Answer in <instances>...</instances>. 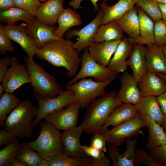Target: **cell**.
<instances>
[{"label": "cell", "mask_w": 166, "mask_h": 166, "mask_svg": "<svg viewBox=\"0 0 166 166\" xmlns=\"http://www.w3.org/2000/svg\"><path fill=\"white\" fill-rule=\"evenodd\" d=\"M81 107L73 102L66 107L51 113L44 119L57 129L63 131L76 126Z\"/></svg>", "instance_id": "12"}, {"label": "cell", "mask_w": 166, "mask_h": 166, "mask_svg": "<svg viewBox=\"0 0 166 166\" xmlns=\"http://www.w3.org/2000/svg\"><path fill=\"white\" fill-rule=\"evenodd\" d=\"M123 33L116 21H112L99 26L94 41H110L123 39L124 37Z\"/></svg>", "instance_id": "31"}, {"label": "cell", "mask_w": 166, "mask_h": 166, "mask_svg": "<svg viewBox=\"0 0 166 166\" xmlns=\"http://www.w3.org/2000/svg\"><path fill=\"white\" fill-rule=\"evenodd\" d=\"M142 97H157L166 90V83L156 73L147 71L137 83Z\"/></svg>", "instance_id": "20"}, {"label": "cell", "mask_w": 166, "mask_h": 166, "mask_svg": "<svg viewBox=\"0 0 166 166\" xmlns=\"http://www.w3.org/2000/svg\"><path fill=\"white\" fill-rule=\"evenodd\" d=\"M144 164L148 166H161L151 155L146 151L141 149H135L134 165Z\"/></svg>", "instance_id": "39"}, {"label": "cell", "mask_w": 166, "mask_h": 166, "mask_svg": "<svg viewBox=\"0 0 166 166\" xmlns=\"http://www.w3.org/2000/svg\"><path fill=\"white\" fill-rule=\"evenodd\" d=\"M134 44L128 37H124L117 47L107 67L117 74L124 72L128 65L126 59L132 49Z\"/></svg>", "instance_id": "23"}, {"label": "cell", "mask_w": 166, "mask_h": 166, "mask_svg": "<svg viewBox=\"0 0 166 166\" xmlns=\"http://www.w3.org/2000/svg\"><path fill=\"white\" fill-rule=\"evenodd\" d=\"M80 59L81 66L80 70L64 86L69 85L81 79L88 77H93L97 81H104L116 77L117 74L93 59L89 54L88 48L83 50Z\"/></svg>", "instance_id": "7"}, {"label": "cell", "mask_w": 166, "mask_h": 166, "mask_svg": "<svg viewBox=\"0 0 166 166\" xmlns=\"http://www.w3.org/2000/svg\"><path fill=\"white\" fill-rule=\"evenodd\" d=\"M39 166H49V165L48 160L44 158H42Z\"/></svg>", "instance_id": "52"}, {"label": "cell", "mask_w": 166, "mask_h": 166, "mask_svg": "<svg viewBox=\"0 0 166 166\" xmlns=\"http://www.w3.org/2000/svg\"><path fill=\"white\" fill-rule=\"evenodd\" d=\"M146 47L144 45L135 44L126 60L128 66L131 68L132 75L138 83L147 71L145 54Z\"/></svg>", "instance_id": "22"}, {"label": "cell", "mask_w": 166, "mask_h": 166, "mask_svg": "<svg viewBox=\"0 0 166 166\" xmlns=\"http://www.w3.org/2000/svg\"><path fill=\"white\" fill-rule=\"evenodd\" d=\"M38 124L41 130L39 136L34 140L27 143V145L48 161L64 152L61 133L59 130L45 120L40 121Z\"/></svg>", "instance_id": "5"}, {"label": "cell", "mask_w": 166, "mask_h": 166, "mask_svg": "<svg viewBox=\"0 0 166 166\" xmlns=\"http://www.w3.org/2000/svg\"><path fill=\"white\" fill-rule=\"evenodd\" d=\"M10 65L2 82L5 92L13 94L23 85L30 83V78L26 65L19 63L17 57H11Z\"/></svg>", "instance_id": "11"}, {"label": "cell", "mask_w": 166, "mask_h": 166, "mask_svg": "<svg viewBox=\"0 0 166 166\" xmlns=\"http://www.w3.org/2000/svg\"><path fill=\"white\" fill-rule=\"evenodd\" d=\"M139 19L140 35L137 38L131 39L133 44L146 45L147 46L155 44L154 35V22L142 9L136 8Z\"/></svg>", "instance_id": "25"}, {"label": "cell", "mask_w": 166, "mask_h": 166, "mask_svg": "<svg viewBox=\"0 0 166 166\" xmlns=\"http://www.w3.org/2000/svg\"><path fill=\"white\" fill-rule=\"evenodd\" d=\"M48 161L49 166H84L82 158L72 157L64 152L58 154Z\"/></svg>", "instance_id": "38"}, {"label": "cell", "mask_w": 166, "mask_h": 166, "mask_svg": "<svg viewBox=\"0 0 166 166\" xmlns=\"http://www.w3.org/2000/svg\"><path fill=\"white\" fill-rule=\"evenodd\" d=\"M40 1V2H44L46 1H47V0H39Z\"/></svg>", "instance_id": "58"}, {"label": "cell", "mask_w": 166, "mask_h": 166, "mask_svg": "<svg viewBox=\"0 0 166 166\" xmlns=\"http://www.w3.org/2000/svg\"><path fill=\"white\" fill-rule=\"evenodd\" d=\"M156 97L165 119H166V90Z\"/></svg>", "instance_id": "48"}, {"label": "cell", "mask_w": 166, "mask_h": 166, "mask_svg": "<svg viewBox=\"0 0 166 166\" xmlns=\"http://www.w3.org/2000/svg\"><path fill=\"white\" fill-rule=\"evenodd\" d=\"M164 131L166 133V119H165V121L163 125L162 126Z\"/></svg>", "instance_id": "57"}, {"label": "cell", "mask_w": 166, "mask_h": 166, "mask_svg": "<svg viewBox=\"0 0 166 166\" xmlns=\"http://www.w3.org/2000/svg\"><path fill=\"white\" fill-rule=\"evenodd\" d=\"M10 39L6 35L3 28V25L0 24V53L5 54L7 51L14 52V48Z\"/></svg>", "instance_id": "42"}, {"label": "cell", "mask_w": 166, "mask_h": 166, "mask_svg": "<svg viewBox=\"0 0 166 166\" xmlns=\"http://www.w3.org/2000/svg\"><path fill=\"white\" fill-rule=\"evenodd\" d=\"M136 4L154 22L162 19L160 10L156 0H138Z\"/></svg>", "instance_id": "37"}, {"label": "cell", "mask_w": 166, "mask_h": 166, "mask_svg": "<svg viewBox=\"0 0 166 166\" xmlns=\"http://www.w3.org/2000/svg\"><path fill=\"white\" fill-rule=\"evenodd\" d=\"M83 0H72L69 2V5L72 6L75 10L79 8L81 2ZM92 2L94 6V10L95 12H97L99 10V6L97 4V2L99 0H90ZM109 0H103V1H106Z\"/></svg>", "instance_id": "47"}, {"label": "cell", "mask_w": 166, "mask_h": 166, "mask_svg": "<svg viewBox=\"0 0 166 166\" xmlns=\"http://www.w3.org/2000/svg\"><path fill=\"white\" fill-rule=\"evenodd\" d=\"M56 28L54 26H49L43 24L35 17L27 24L26 31L30 37L34 39L37 47L39 49L45 43L59 39L53 33Z\"/></svg>", "instance_id": "15"}, {"label": "cell", "mask_w": 166, "mask_h": 166, "mask_svg": "<svg viewBox=\"0 0 166 166\" xmlns=\"http://www.w3.org/2000/svg\"><path fill=\"white\" fill-rule=\"evenodd\" d=\"M74 95L73 91L66 89L53 98L42 99L35 95L38 101V110L33 121L34 127L47 116L66 107L73 103Z\"/></svg>", "instance_id": "9"}, {"label": "cell", "mask_w": 166, "mask_h": 166, "mask_svg": "<svg viewBox=\"0 0 166 166\" xmlns=\"http://www.w3.org/2000/svg\"><path fill=\"white\" fill-rule=\"evenodd\" d=\"M16 136L11 132L5 130L0 131V147L6 145L17 139Z\"/></svg>", "instance_id": "45"}, {"label": "cell", "mask_w": 166, "mask_h": 166, "mask_svg": "<svg viewBox=\"0 0 166 166\" xmlns=\"http://www.w3.org/2000/svg\"><path fill=\"white\" fill-rule=\"evenodd\" d=\"M20 102L19 99L12 93L5 92L0 97V126H4L7 115Z\"/></svg>", "instance_id": "34"}, {"label": "cell", "mask_w": 166, "mask_h": 166, "mask_svg": "<svg viewBox=\"0 0 166 166\" xmlns=\"http://www.w3.org/2000/svg\"><path fill=\"white\" fill-rule=\"evenodd\" d=\"M136 105L139 115L143 120L152 119L162 126L163 125L165 118L156 97H143Z\"/></svg>", "instance_id": "19"}, {"label": "cell", "mask_w": 166, "mask_h": 166, "mask_svg": "<svg viewBox=\"0 0 166 166\" xmlns=\"http://www.w3.org/2000/svg\"><path fill=\"white\" fill-rule=\"evenodd\" d=\"M29 70L30 84L35 95L42 99L55 97L64 90L55 79L46 72L41 65L28 56L24 57Z\"/></svg>", "instance_id": "4"}, {"label": "cell", "mask_w": 166, "mask_h": 166, "mask_svg": "<svg viewBox=\"0 0 166 166\" xmlns=\"http://www.w3.org/2000/svg\"><path fill=\"white\" fill-rule=\"evenodd\" d=\"M16 158L28 166H39L42 158L37 152L34 151L26 143L23 142Z\"/></svg>", "instance_id": "35"}, {"label": "cell", "mask_w": 166, "mask_h": 166, "mask_svg": "<svg viewBox=\"0 0 166 166\" xmlns=\"http://www.w3.org/2000/svg\"><path fill=\"white\" fill-rule=\"evenodd\" d=\"M27 24L22 23L19 25L14 24L3 25L5 32L11 40L18 44L26 52L28 56L33 59L38 49L34 39L30 37L26 31Z\"/></svg>", "instance_id": "13"}, {"label": "cell", "mask_w": 166, "mask_h": 166, "mask_svg": "<svg viewBox=\"0 0 166 166\" xmlns=\"http://www.w3.org/2000/svg\"><path fill=\"white\" fill-rule=\"evenodd\" d=\"M85 166H109L110 161L104 152L91 146L81 145Z\"/></svg>", "instance_id": "32"}, {"label": "cell", "mask_w": 166, "mask_h": 166, "mask_svg": "<svg viewBox=\"0 0 166 166\" xmlns=\"http://www.w3.org/2000/svg\"><path fill=\"white\" fill-rule=\"evenodd\" d=\"M103 13L100 9L96 17L87 25L79 30H69L66 36L70 40L74 36L77 41L73 43V47L79 52L88 48L94 42V38L98 29L101 24Z\"/></svg>", "instance_id": "10"}, {"label": "cell", "mask_w": 166, "mask_h": 166, "mask_svg": "<svg viewBox=\"0 0 166 166\" xmlns=\"http://www.w3.org/2000/svg\"><path fill=\"white\" fill-rule=\"evenodd\" d=\"M154 35L155 44L163 47L166 44V22L160 19L154 22Z\"/></svg>", "instance_id": "40"}, {"label": "cell", "mask_w": 166, "mask_h": 166, "mask_svg": "<svg viewBox=\"0 0 166 166\" xmlns=\"http://www.w3.org/2000/svg\"><path fill=\"white\" fill-rule=\"evenodd\" d=\"M126 150L124 153H120L117 146L107 142L108 156L113 161V166H134L135 149L137 140L135 137L127 139Z\"/></svg>", "instance_id": "14"}, {"label": "cell", "mask_w": 166, "mask_h": 166, "mask_svg": "<svg viewBox=\"0 0 166 166\" xmlns=\"http://www.w3.org/2000/svg\"><path fill=\"white\" fill-rule=\"evenodd\" d=\"M38 110L30 99L20 101L7 117L4 126L5 130L20 138L30 137L34 127L32 120Z\"/></svg>", "instance_id": "3"}, {"label": "cell", "mask_w": 166, "mask_h": 166, "mask_svg": "<svg viewBox=\"0 0 166 166\" xmlns=\"http://www.w3.org/2000/svg\"><path fill=\"white\" fill-rule=\"evenodd\" d=\"M15 6L24 10L32 15L36 16L41 4L39 0H14Z\"/></svg>", "instance_id": "41"}, {"label": "cell", "mask_w": 166, "mask_h": 166, "mask_svg": "<svg viewBox=\"0 0 166 166\" xmlns=\"http://www.w3.org/2000/svg\"><path fill=\"white\" fill-rule=\"evenodd\" d=\"M144 120L149 132L146 148L150 151L158 146L166 144V133L162 126L152 119Z\"/></svg>", "instance_id": "30"}, {"label": "cell", "mask_w": 166, "mask_h": 166, "mask_svg": "<svg viewBox=\"0 0 166 166\" xmlns=\"http://www.w3.org/2000/svg\"><path fill=\"white\" fill-rule=\"evenodd\" d=\"M107 142L102 133L99 132L93 134L90 145L104 152H106L107 149Z\"/></svg>", "instance_id": "44"}, {"label": "cell", "mask_w": 166, "mask_h": 166, "mask_svg": "<svg viewBox=\"0 0 166 166\" xmlns=\"http://www.w3.org/2000/svg\"><path fill=\"white\" fill-rule=\"evenodd\" d=\"M123 103L117 93L113 91L93 101L87 107L80 124L88 134L99 132L110 114Z\"/></svg>", "instance_id": "2"}, {"label": "cell", "mask_w": 166, "mask_h": 166, "mask_svg": "<svg viewBox=\"0 0 166 166\" xmlns=\"http://www.w3.org/2000/svg\"><path fill=\"white\" fill-rule=\"evenodd\" d=\"M158 3L166 4V0H156Z\"/></svg>", "instance_id": "55"}, {"label": "cell", "mask_w": 166, "mask_h": 166, "mask_svg": "<svg viewBox=\"0 0 166 166\" xmlns=\"http://www.w3.org/2000/svg\"><path fill=\"white\" fill-rule=\"evenodd\" d=\"M22 145L16 140L7 145L0 151V166H9L11 161L16 156Z\"/></svg>", "instance_id": "36"}, {"label": "cell", "mask_w": 166, "mask_h": 166, "mask_svg": "<svg viewBox=\"0 0 166 166\" xmlns=\"http://www.w3.org/2000/svg\"><path fill=\"white\" fill-rule=\"evenodd\" d=\"M120 80L121 86L117 93L121 101L123 103L137 105L142 97L132 74L125 71Z\"/></svg>", "instance_id": "16"}, {"label": "cell", "mask_w": 166, "mask_h": 166, "mask_svg": "<svg viewBox=\"0 0 166 166\" xmlns=\"http://www.w3.org/2000/svg\"><path fill=\"white\" fill-rule=\"evenodd\" d=\"M115 20L122 32L125 33L129 38H136L140 36L139 19L136 7L132 8Z\"/></svg>", "instance_id": "28"}, {"label": "cell", "mask_w": 166, "mask_h": 166, "mask_svg": "<svg viewBox=\"0 0 166 166\" xmlns=\"http://www.w3.org/2000/svg\"><path fill=\"white\" fill-rule=\"evenodd\" d=\"M146 47L147 71L166 74V58L163 47L155 44Z\"/></svg>", "instance_id": "26"}, {"label": "cell", "mask_w": 166, "mask_h": 166, "mask_svg": "<svg viewBox=\"0 0 166 166\" xmlns=\"http://www.w3.org/2000/svg\"><path fill=\"white\" fill-rule=\"evenodd\" d=\"M150 151L151 155L161 166H166V144L158 146Z\"/></svg>", "instance_id": "43"}, {"label": "cell", "mask_w": 166, "mask_h": 166, "mask_svg": "<svg viewBox=\"0 0 166 166\" xmlns=\"http://www.w3.org/2000/svg\"><path fill=\"white\" fill-rule=\"evenodd\" d=\"M122 39L115 41L94 42L88 48L91 57L101 65L107 67Z\"/></svg>", "instance_id": "18"}, {"label": "cell", "mask_w": 166, "mask_h": 166, "mask_svg": "<svg viewBox=\"0 0 166 166\" xmlns=\"http://www.w3.org/2000/svg\"><path fill=\"white\" fill-rule=\"evenodd\" d=\"M137 115H140L136 105L122 103L108 117L99 132H105L108 130V126H117Z\"/></svg>", "instance_id": "24"}, {"label": "cell", "mask_w": 166, "mask_h": 166, "mask_svg": "<svg viewBox=\"0 0 166 166\" xmlns=\"http://www.w3.org/2000/svg\"><path fill=\"white\" fill-rule=\"evenodd\" d=\"M117 78L99 82L91 78L85 77L68 86H63L66 89H70L74 93L73 102L79 105L81 108L87 107L93 101L106 93V88Z\"/></svg>", "instance_id": "6"}, {"label": "cell", "mask_w": 166, "mask_h": 166, "mask_svg": "<svg viewBox=\"0 0 166 166\" xmlns=\"http://www.w3.org/2000/svg\"><path fill=\"white\" fill-rule=\"evenodd\" d=\"M160 10L162 19L166 22V4L158 3Z\"/></svg>", "instance_id": "50"}, {"label": "cell", "mask_w": 166, "mask_h": 166, "mask_svg": "<svg viewBox=\"0 0 166 166\" xmlns=\"http://www.w3.org/2000/svg\"><path fill=\"white\" fill-rule=\"evenodd\" d=\"M83 131L84 128L81 125L63 131L61 140L64 153L73 158H82L80 137Z\"/></svg>", "instance_id": "17"}, {"label": "cell", "mask_w": 166, "mask_h": 166, "mask_svg": "<svg viewBox=\"0 0 166 166\" xmlns=\"http://www.w3.org/2000/svg\"><path fill=\"white\" fill-rule=\"evenodd\" d=\"M11 58L9 56H7L0 59V82L2 80L8 69L7 67L10 65Z\"/></svg>", "instance_id": "46"}, {"label": "cell", "mask_w": 166, "mask_h": 166, "mask_svg": "<svg viewBox=\"0 0 166 166\" xmlns=\"http://www.w3.org/2000/svg\"><path fill=\"white\" fill-rule=\"evenodd\" d=\"M73 43L69 39L53 40L45 43L36 55L55 67L65 68L68 77H73L78 72L81 63L79 52L74 48Z\"/></svg>", "instance_id": "1"}, {"label": "cell", "mask_w": 166, "mask_h": 166, "mask_svg": "<svg viewBox=\"0 0 166 166\" xmlns=\"http://www.w3.org/2000/svg\"><path fill=\"white\" fill-rule=\"evenodd\" d=\"M4 90V89L2 84L0 85V97L3 94V92Z\"/></svg>", "instance_id": "54"}, {"label": "cell", "mask_w": 166, "mask_h": 166, "mask_svg": "<svg viewBox=\"0 0 166 166\" xmlns=\"http://www.w3.org/2000/svg\"><path fill=\"white\" fill-rule=\"evenodd\" d=\"M65 0H47L42 3L36 17L43 24L49 26H54L58 17L64 9Z\"/></svg>", "instance_id": "21"}, {"label": "cell", "mask_w": 166, "mask_h": 166, "mask_svg": "<svg viewBox=\"0 0 166 166\" xmlns=\"http://www.w3.org/2000/svg\"><path fill=\"white\" fill-rule=\"evenodd\" d=\"M163 52L166 58V45L163 47Z\"/></svg>", "instance_id": "56"}, {"label": "cell", "mask_w": 166, "mask_h": 166, "mask_svg": "<svg viewBox=\"0 0 166 166\" xmlns=\"http://www.w3.org/2000/svg\"><path fill=\"white\" fill-rule=\"evenodd\" d=\"M24 163L19 161L16 157L10 162L9 166H26Z\"/></svg>", "instance_id": "51"}, {"label": "cell", "mask_w": 166, "mask_h": 166, "mask_svg": "<svg viewBox=\"0 0 166 166\" xmlns=\"http://www.w3.org/2000/svg\"><path fill=\"white\" fill-rule=\"evenodd\" d=\"M138 0H119L114 5H108L103 1L100 4V9L103 13L101 24L115 20L133 7Z\"/></svg>", "instance_id": "27"}, {"label": "cell", "mask_w": 166, "mask_h": 166, "mask_svg": "<svg viewBox=\"0 0 166 166\" xmlns=\"http://www.w3.org/2000/svg\"></svg>", "instance_id": "59"}, {"label": "cell", "mask_w": 166, "mask_h": 166, "mask_svg": "<svg viewBox=\"0 0 166 166\" xmlns=\"http://www.w3.org/2000/svg\"><path fill=\"white\" fill-rule=\"evenodd\" d=\"M57 22L58 27L53 31L55 36L63 39L65 32L71 27L78 26L81 23L80 15L75 10L68 7L64 9L59 15Z\"/></svg>", "instance_id": "29"}, {"label": "cell", "mask_w": 166, "mask_h": 166, "mask_svg": "<svg viewBox=\"0 0 166 166\" xmlns=\"http://www.w3.org/2000/svg\"><path fill=\"white\" fill-rule=\"evenodd\" d=\"M15 6L14 0H0V11L5 10Z\"/></svg>", "instance_id": "49"}, {"label": "cell", "mask_w": 166, "mask_h": 166, "mask_svg": "<svg viewBox=\"0 0 166 166\" xmlns=\"http://www.w3.org/2000/svg\"><path fill=\"white\" fill-rule=\"evenodd\" d=\"M35 17L26 11L17 7L0 11V21L9 25L14 24L19 21L29 23Z\"/></svg>", "instance_id": "33"}, {"label": "cell", "mask_w": 166, "mask_h": 166, "mask_svg": "<svg viewBox=\"0 0 166 166\" xmlns=\"http://www.w3.org/2000/svg\"><path fill=\"white\" fill-rule=\"evenodd\" d=\"M157 75L162 79L166 83V74L159 73H156Z\"/></svg>", "instance_id": "53"}, {"label": "cell", "mask_w": 166, "mask_h": 166, "mask_svg": "<svg viewBox=\"0 0 166 166\" xmlns=\"http://www.w3.org/2000/svg\"><path fill=\"white\" fill-rule=\"evenodd\" d=\"M145 126L141 117L137 115L102 133L107 142L118 146L123 144L127 139L142 134L141 129Z\"/></svg>", "instance_id": "8"}]
</instances>
